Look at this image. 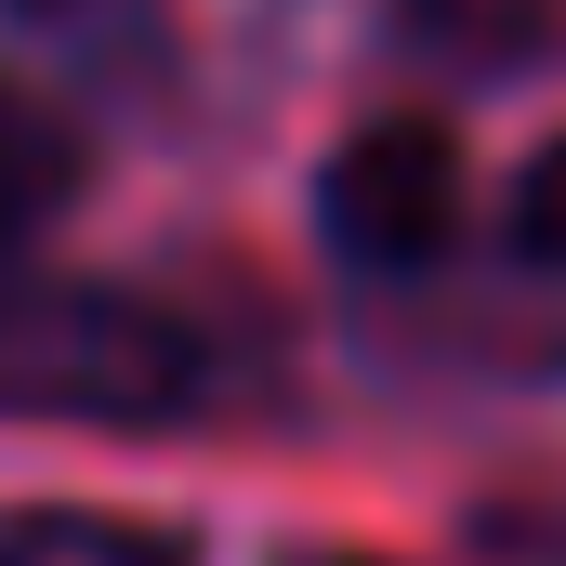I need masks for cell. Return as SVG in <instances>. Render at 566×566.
<instances>
[{"label":"cell","mask_w":566,"mask_h":566,"mask_svg":"<svg viewBox=\"0 0 566 566\" xmlns=\"http://www.w3.org/2000/svg\"><path fill=\"white\" fill-rule=\"evenodd\" d=\"M211 396V356L185 316H158L133 290H66L13 277L0 290V409L40 422H185Z\"/></svg>","instance_id":"6da1fadb"},{"label":"cell","mask_w":566,"mask_h":566,"mask_svg":"<svg viewBox=\"0 0 566 566\" xmlns=\"http://www.w3.org/2000/svg\"><path fill=\"white\" fill-rule=\"evenodd\" d=\"M329 251L369 264V277H422L434 251L461 238V145L434 119H369V133L329 158Z\"/></svg>","instance_id":"7a4b0ae2"},{"label":"cell","mask_w":566,"mask_h":566,"mask_svg":"<svg viewBox=\"0 0 566 566\" xmlns=\"http://www.w3.org/2000/svg\"><path fill=\"white\" fill-rule=\"evenodd\" d=\"M66 198H80V133H66L40 93L0 80V251H13L27 224H53Z\"/></svg>","instance_id":"3957f363"},{"label":"cell","mask_w":566,"mask_h":566,"mask_svg":"<svg viewBox=\"0 0 566 566\" xmlns=\"http://www.w3.org/2000/svg\"><path fill=\"white\" fill-rule=\"evenodd\" d=\"M409 40H422L434 66H514V53H541L554 40V0H409Z\"/></svg>","instance_id":"277c9868"},{"label":"cell","mask_w":566,"mask_h":566,"mask_svg":"<svg viewBox=\"0 0 566 566\" xmlns=\"http://www.w3.org/2000/svg\"><path fill=\"white\" fill-rule=\"evenodd\" d=\"M0 566H185V554L158 527H119V514H13Z\"/></svg>","instance_id":"5b68a950"},{"label":"cell","mask_w":566,"mask_h":566,"mask_svg":"<svg viewBox=\"0 0 566 566\" xmlns=\"http://www.w3.org/2000/svg\"><path fill=\"white\" fill-rule=\"evenodd\" d=\"M514 264H566V145H541L514 185Z\"/></svg>","instance_id":"8992f818"},{"label":"cell","mask_w":566,"mask_h":566,"mask_svg":"<svg viewBox=\"0 0 566 566\" xmlns=\"http://www.w3.org/2000/svg\"><path fill=\"white\" fill-rule=\"evenodd\" d=\"M474 566H566V501H501L474 527Z\"/></svg>","instance_id":"52a82bcc"},{"label":"cell","mask_w":566,"mask_h":566,"mask_svg":"<svg viewBox=\"0 0 566 566\" xmlns=\"http://www.w3.org/2000/svg\"><path fill=\"white\" fill-rule=\"evenodd\" d=\"M40 13H53V0H40Z\"/></svg>","instance_id":"ba28073f"}]
</instances>
